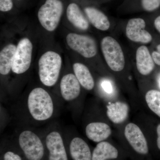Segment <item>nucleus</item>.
<instances>
[{"label": "nucleus", "mask_w": 160, "mask_h": 160, "mask_svg": "<svg viewBox=\"0 0 160 160\" xmlns=\"http://www.w3.org/2000/svg\"><path fill=\"white\" fill-rule=\"evenodd\" d=\"M99 47L109 71L120 78L126 75L130 66V60L117 39L110 35L104 36L100 40Z\"/></svg>", "instance_id": "obj_1"}, {"label": "nucleus", "mask_w": 160, "mask_h": 160, "mask_svg": "<svg viewBox=\"0 0 160 160\" xmlns=\"http://www.w3.org/2000/svg\"><path fill=\"white\" fill-rule=\"evenodd\" d=\"M4 160H22V158L17 154L12 152H8L4 155Z\"/></svg>", "instance_id": "obj_26"}, {"label": "nucleus", "mask_w": 160, "mask_h": 160, "mask_svg": "<svg viewBox=\"0 0 160 160\" xmlns=\"http://www.w3.org/2000/svg\"><path fill=\"white\" fill-rule=\"evenodd\" d=\"M12 0H0V10L2 12L10 11L13 8Z\"/></svg>", "instance_id": "obj_23"}, {"label": "nucleus", "mask_w": 160, "mask_h": 160, "mask_svg": "<svg viewBox=\"0 0 160 160\" xmlns=\"http://www.w3.org/2000/svg\"><path fill=\"white\" fill-rule=\"evenodd\" d=\"M124 33L127 39L132 43L138 45H146L151 44L153 37L147 28L146 20L137 17L129 19L124 27Z\"/></svg>", "instance_id": "obj_6"}, {"label": "nucleus", "mask_w": 160, "mask_h": 160, "mask_svg": "<svg viewBox=\"0 0 160 160\" xmlns=\"http://www.w3.org/2000/svg\"><path fill=\"white\" fill-rule=\"evenodd\" d=\"M157 133L158 135L157 144L158 148L160 150V124H158L157 127Z\"/></svg>", "instance_id": "obj_28"}, {"label": "nucleus", "mask_w": 160, "mask_h": 160, "mask_svg": "<svg viewBox=\"0 0 160 160\" xmlns=\"http://www.w3.org/2000/svg\"><path fill=\"white\" fill-rule=\"evenodd\" d=\"M27 104L30 114L37 121H46L50 118L53 114L52 99L43 88L37 87L30 92Z\"/></svg>", "instance_id": "obj_3"}, {"label": "nucleus", "mask_w": 160, "mask_h": 160, "mask_svg": "<svg viewBox=\"0 0 160 160\" xmlns=\"http://www.w3.org/2000/svg\"><path fill=\"white\" fill-rule=\"evenodd\" d=\"M81 85L74 73H68L63 77L60 82L62 97L66 101H71L78 97Z\"/></svg>", "instance_id": "obj_13"}, {"label": "nucleus", "mask_w": 160, "mask_h": 160, "mask_svg": "<svg viewBox=\"0 0 160 160\" xmlns=\"http://www.w3.org/2000/svg\"><path fill=\"white\" fill-rule=\"evenodd\" d=\"M84 12L90 25L98 31L106 32L112 29L111 20L102 10L93 6H86Z\"/></svg>", "instance_id": "obj_11"}, {"label": "nucleus", "mask_w": 160, "mask_h": 160, "mask_svg": "<svg viewBox=\"0 0 160 160\" xmlns=\"http://www.w3.org/2000/svg\"><path fill=\"white\" fill-rule=\"evenodd\" d=\"M152 56L156 65L160 67V43L156 46L153 50H151Z\"/></svg>", "instance_id": "obj_24"}, {"label": "nucleus", "mask_w": 160, "mask_h": 160, "mask_svg": "<svg viewBox=\"0 0 160 160\" xmlns=\"http://www.w3.org/2000/svg\"><path fill=\"white\" fill-rule=\"evenodd\" d=\"M63 11V3L60 0H46L38 11L39 22L46 31L53 32L59 25Z\"/></svg>", "instance_id": "obj_5"}, {"label": "nucleus", "mask_w": 160, "mask_h": 160, "mask_svg": "<svg viewBox=\"0 0 160 160\" xmlns=\"http://www.w3.org/2000/svg\"><path fill=\"white\" fill-rule=\"evenodd\" d=\"M118 151L111 143L103 141L99 142L93 150L92 160L115 159L118 157Z\"/></svg>", "instance_id": "obj_20"}, {"label": "nucleus", "mask_w": 160, "mask_h": 160, "mask_svg": "<svg viewBox=\"0 0 160 160\" xmlns=\"http://www.w3.org/2000/svg\"><path fill=\"white\" fill-rule=\"evenodd\" d=\"M134 66L138 74L142 77L149 76L154 71L156 65L148 46L138 45L133 56Z\"/></svg>", "instance_id": "obj_9"}, {"label": "nucleus", "mask_w": 160, "mask_h": 160, "mask_svg": "<svg viewBox=\"0 0 160 160\" xmlns=\"http://www.w3.org/2000/svg\"><path fill=\"white\" fill-rule=\"evenodd\" d=\"M129 111V107L127 103L117 101L109 103L107 106L106 114L112 122L121 124L127 119Z\"/></svg>", "instance_id": "obj_16"}, {"label": "nucleus", "mask_w": 160, "mask_h": 160, "mask_svg": "<svg viewBox=\"0 0 160 160\" xmlns=\"http://www.w3.org/2000/svg\"><path fill=\"white\" fill-rule=\"evenodd\" d=\"M152 25L156 31L160 35V15L155 18Z\"/></svg>", "instance_id": "obj_27"}, {"label": "nucleus", "mask_w": 160, "mask_h": 160, "mask_svg": "<svg viewBox=\"0 0 160 160\" xmlns=\"http://www.w3.org/2000/svg\"><path fill=\"white\" fill-rule=\"evenodd\" d=\"M124 133L127 142L136 152L142 155L149 152L146 137L137 125L134 123H128L125 126Z\"/></svg>", "instance_id": "obj_10"}, {"label": "nucleus", "mask_w": 160, "mask_h": 160, "mask_svg": "<svg viewBox=\"0 0 160 160\" xmlns=\"http://www.w3.org/2000/svg\"><path fill=\"white\" fill-rule=\"evenodd\" d=\"M66 44L69 48L88 61L96 59L103 60L100 56L99 47L94 38L89 35L69 32L66 37Z\"/></svg>", "instance_id": "obj_4"}, {"label": "nucleus", "mask_w": 160, "mask_h": 160, "mask_svg": "<svg viewBox=\"0 0 160 160\" xmlns=\"http://www.w3.org/2000/svg\"><path fill=\"white\" fill-rule=\"evenodd\" d=\"M73 72L81 86L88 91L94 89L95 83L89 67L81 62H76L72 65Z\"/></svg>", "instance_id": "obj_17"}, {"label": "nucleus", "mask_w": 160, "mask_h": 160, "mask_svg": "<svg viewBox=\"0 0 160 160\" xmlns=\"http://www.w3.org/2000/svg\"><path fill=\"white\" fill-rule=\"evenodd\" d=\"M33 46L28 37L22 38L17 45L12 71L17 74L25 73L30 68Z\"/></svg>", "instance_id": "obj_7"}, {"label": "nucleus", "mask_w": 160, "mask_h": 160, "mask_svg": "<svg viewBox=\"0 0 160 160\" xmlns=\"http://www.w3.org/2000/svg\"><path fill=\"white\" fill-rule=\"evenodd\" d=\"M67 19L75 28L81 31H87L90 29V25L84 12L78 4L71 3L66 9Z\"/></svg>", "instance_id": "obj_14"}, {"label": "nucleus", "mask_w": 160, "mask_h": 160, "mask_svg": "<svg viewBox=\"0 0 160 160\" xmlns=\"http://www.w3.org/2000/svg\"><path fill=\"white\" fill-rule=\"evenodd\" d=\"M140 6L143 11L153 12L160 7V0H140Z\"/></svg>", "instance_id": "obj_22"}, {"label": "nucleus", "mask_w": 160, "mask_h": 160, "mask_svg": "<svg viewBox=\"0 0 160 160\" xmlns=\"http://www.w3.org/2000/svg\"><path fill=\"white\" fill-rule=\"evenodd\" d=\"M62 65V58L58 52L53 50L44 52L38 62L39 77L41 82L47 87L55 85L59 77Z\"/></svg>", "instance_id": "obj_2"}, {"label": "nucleus", "mask_w": 160, "mask_h": 160, "mask_svg": "<svg viewBox=\"0 0 160 160\" xmlns=\"http://www.w3.org/2000/svg\"><path fill=\"white\" fill-rule=\"evenodd\" d=\"M17 45L10 43L3 47L0 52V73L7 75L12 71Z\"/></svg>", "instance_id": "obj_19"}, {"label": "nucleus", "mask_w": 160, "mask_h": 160, "mask_svg": "<svg viewBox=\"0 0 160 160\" xmlns=\"http://www.w3.org/2000/svg\"><path fill=\"white\" fill-rule=\"evenodd\" d=\"M101 86L103 90L107 93H111L112 91V87L111 83L107 80H104L101 83Z\"/></svg>", "instance_id": "obj_25"}, {"label": "nucleus", "mask_w": 160, "mask_h": 160, "mask_svg": "<svg viewBox=\"0 0 160 160\" xmlns=\"http://www.w3.org/2000/svg\"><path fill=\"white\" fill-rule=\"evenodd\" d=\"M112 132L110 126L103 122H92L86 128V136L92 142H100L108 138Z\"/></svg>", "instance_id": "obj_15"}, {"label": "nucleus", "mask_w": 160, "mask_h": 160, "mask_svg": "<svg viewBox=\"0 0 160 160\" xmlns=\"http://www.w3.org/2000/svg\"><path fill=\"white\" fill-rule=\"evenodd\" d=\"M21 149L29 160H41L44 155V146L39 138L32 132H22L19 137Z\"/></svg>", "instance_id": "obj_8"}, {"label": "nucleus", "mask_w": 160, "mask_h": 160, "mask_svg": "<svg viewBox=\"0 0 160 160\" xmlns=\"http://www.w3.org/2000/svg\"><path fill=\"white\" fill-rule=\"evenodd\" d=\"M18 1H21V0H18Z\"/></svg>", "instance_id": "obj_30"}, {"label": "nucleus", "mask_w": 160, "mask_h": 160, "mask_svg": "<svg viewBox=\"0 0 160 160\" xmlns=\"http://www.w3.org/2000/svg\"></svg>", "instance_id": "obj_29"}, {"label": "nucleus", "mask_w": 160, "mask_h": 160, "mask_svg": "<svg viewBox=\"0 0 160 160\" xmlns=\"http://www.w3.org/2000/svg\"><path fill=\"white\" fill-rule=\"evenodd\" d=\"M70 154L73 160H92V155L87 143L81 138L72 139L70 144Z\"/></svg>", "instance_id": "obj_18"}, {"label": "nucleus", "mask_w": 160, "mask_h": 160, "mask_svg": "<svg viewBox=\"0 0 160 160\" xmlns=\"http://www.w3.org/2000/svg\"><path fill=\"white\" fill-rule=\"evenodd\" d=\"M46 145L49 152V160H68L62 138L59 132L49 133L46 138Z\"/></svg>", "instance_id": "obj_12"}, {"label": "nucleus", "mask_w": 160, "mask_h": 160, "mask_svg": "<svg viewBox=\"0 0 160 160\" xmlns=\"http://www.w3.org/2000/svg\"><path fill=\"white\" fill-rule=\"evenodd\" d=\"M145 101L149 109L160 118V91L150 89L146 92Z\"/></svg>", "instance_id": "obj_21"}]
</instances>
